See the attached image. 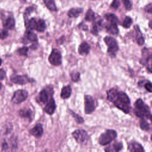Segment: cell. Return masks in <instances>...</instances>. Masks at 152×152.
Segmentation results:
<instances>
[{
	"instance_id": "obj_7",
	"label": "cell",
	"mask_w": 152,
	"mask_h": 152,
	"mask_svg": "<svg viewBox=\"0 0 152 152\" xmlns=\"http://www.w3.org/2000/svg\"><path fill=\"white\" fill-rule=\"evenodd\" d=\"M95 102L90 95L84 96V112L86 114H90L95 110Z\"/></svg>"
},
{
	"instance_id": "obj_24",
	"label": "cell",
	"mask_w": 152,
	"mask_h": 152,
	"mask_svg": "<svg viewBox=\"0 0 152 152\" xmlns=\"http://www.w3.org/2000/svg\"><path fill=\"white\" fill-rule=\"evenodd\" d=\"M18 115L21 118L29 119L30 121L32 119V112L30 109H21L18 111Z\"/></svg>"
},
{
	"instance_id": "obj_9",
	"label": "cell",
	"mask_w": 152,
	"mask_h": 152,
	"mask_svg": "<svg viewBox=\"0 0 152 152\" xmlns=\"http://www.w3.org/2000/svg\"><path fill=\"white\" fill-rule=\"evenodd\" d=\"M11 81L15 84L23 85L30 82H32L34 80L28 77L26 75H15L11 77Z\"/></svg>"
},
{
	"instance_id": "obj_1",
	"label": "cell",
	"mask_w": 152,
	"mask_h": 152,
	"mask_svg": "<svg viewBox=\"0 0 152 152\" xmlns=\"http://www.w3.org/2000/svg\"><path fill=\"white\" fill-rule=\"evenodd\" d=\"M107 99L124 113H129L130 100L125 93L112 88L107 91Z\"/></svg>"
},
{
	"instance_id": "obj_44",
	"label": "cell",
	"mask_w": 152,
	"mask_h": 152,
	"mask_svg": "<svg viewBox=\"0 0 152 152\" xmlns=\"http://www.w3.org/2000/svg\"><path fill=\"white\" fill-rule=\"evenodd\" d=\"M1 87H2V84H1V83H0V89L1 88Z\"/></svg>"
},
{
	"instance_id": "obj_34",
	"label": "cell",
	"mask_w": 152,
	"mask_h": 152,
	"mask_svg": "<svg viewBox=\"0 0 152 152\" xmlns=\"http://www.w3.org/2000/svg\"><path fill=\"white\" fill-rule=\"evenodd\" d=\"M33 11V7H27L24 13V20H25V22L26 21L27 19V16H28L30 15V14L31 12H32Z\"/></svg>"
},
{
	"instance_id": "obj_38",
	"label": "cell",
	"mask_w": 152,
	"mask_h": 152,
	"mask_svg": "<svg viewBox=\"0 0 152 152\" xmlns=\"http://www.w3.org/2000/svg\"><path fill=\"white\" fill-rule=\"evenodd\" d=\"M8 36V33L6 30H2L0 32V39H4Z\"/></svg>"
},
{
	"instance_id": "obj_40",
	"label": "cell",
	"mask_w": 152,
	"mask_h": 152,
	"mask_svg": "<svg viewBox=\"0 0 152 152\" xmlns=\"http://www.w3.org/2000/svg\"><path fill=\"white\" fill-rule=\"evenodd\" d=\"M5 75H6V72L4 71V69L2 68L0 69V80H4V78L5 77Z\"/></svg>"
},
{
	"instance_id": "obj_30",
	"label": "cell",
	"mask_w": 152,
	"mask_h": 152,
	"mask_svg": "<svg viewBox=\"0 0 152 152\" xmlns=\"http://www.w3.org/2000/svg\"><path fill=\"white\" fill-rule=\"evenodd\" d=\"M140 125L141 129L148 131L150 129V124L145 119H141L140 122Z\"/></svg>"
},
{
	"instance_id": "obj_4",
	"label": "cell",
	"mask_w": 152,
	"mask_h": 152,
	"mask_svg": "<svg viewBox=\"0 0 152 152\" xmlns=\"http://www.w3.org/2000/svg\"><path fill=\"white\" fill-rule=\"evenodd\" d=\"M116 137L117 133L115 130L108 129L100 136L99 143L102 145H106L110 144Z\"/></svg>"
},
{
	"instance_id": "obj_22",
	"label": "cell",
	"mask_w": 152,
	"mask_h": 152,
	"mask_svg": "<svg viewBox=\"0 0 152 152\" xmlns=\"http://www.w3.org/2000/svg\"><path fill=\"white\" fill-rule=\"evenodd\" d=\"M39 102L42 103V104H46L49 101V97H48V93L46 90L43 89L41 90L39 94Z\"/></svg>"
},
{
	"instance_id": "obj_41",
	"label": "cell",
	"mask_w": 152,
	"mask_h": 152,
	"mask_svg": "<svg viewBox=\"0 0 152 152\" xmlns=\"http://www.w3.org/2000/svg\"><path fill=\"white\" fill-rule=\"evenodd\" d=\"M78 27L80 28V29H82L84 31H87L88 30V27L87 25L84 24L83 22L81 23H80L79 25H78Z\"/></svg>"
},
{
	"instance_id": "obj_6",
	"label": "cell",
	"mask_w": 152,
	"mask_h": 152,
	"mask_svg": "<svg viewBox=\"0 0 152 152\" xmlns=\"http://www.w3.org/2000/svg\"><path fill=\"white\" fill-rule=\"evenodd\" d=\"M50 64L54 66H58L61 64L62 56L61 52L56 49H53L48 58Z\"/></svg>"
},
{
	"instance_id": "obj_15",
	"label": "cell",
	"mask_w": 152,
	"mask_h": 152,
	"mask_svg": "<svg viewBox=\"0 0 152 152\" xmlns=\"http://www.w3.org/2000/svg\"><path fill=\"white\" fill-rule=\"evenodd\" d=\"M122 144L119 142H115L111 145H109L105 148V152H118L122 148Z\"/></svg>"
},
{
	"instance_id": "obj_21",
	"label": "cell",
	"mask_w": 152,
	"mask_h": 152,
	"mask_svg": "<svg viewBox=\"0 0 152 152\" xmlns=\"http://www.w3.org/2000/svg\"><path fill=\"white\" fill-rule=\"evenodd\" d=\"M72 92V89L70 86H66L64 87L61 90L60 96L62 99H66L70 97Z\"/></svg>"
},
{
	"instance_id": "obj_3",
	"label": "cell",
	"mask_w": 152,
	"mask_h": 152,
	"mask_svg": "<svg viewBox=\"0 0 152 152\" xmlns=\"http://www.w3.org/2000/svg\"><path fill=\"white\" fill-rule=\"evenodd\" d=\"M103 40L106 45L108 46L107 53L112 57L113 58L116 56V52L119 50V46L115 39L111 36H106L104 37Z\"/></svg>"
},
{
	"instance_id": "obj_5",
	"label": "cell",
	"mask_w": 152,
	"mask_h": 152,
	"mask_svg": "<svg viewBox=\"0 0 152 152\" xmlns=\"http://www.w3.org/2000/svg\"><path fill=\"white\" fill-rule=\"evenodd\" d=\"M28 93L27 91L23 89L15 91L11 98V102L14 104H19L25 101L28 97Z\"/></svg>"
},
{
	"instance_id": "obj_39",
	"label": "cell",
	"mask_w": 152,
	"mask_h": 152,
	"mask_svg": "<svg viewBox=\"0 0 152 152\" xmlns=\"http://www.w3.org/2000/svg\"><path fill=\"white\" fill-rule=\"evenodd\" d=\"M144 10L146 12H147L150 14H151L152 13V4H151V3H150L148 5H145L144 7Z\"/></svg>"
},
{
	"instance_id": "obj_2",
	"label": "cell",
	"mask_w": 152,
	"mask_h": 152,
	"mask_svg": "<svg viewBox=\"0 0 152 152\" xmlns=\"http://www.w3.org/2000/svg\"><path fill=\"white\" fill-rule=\"evenodd\" d=\"M134 111L137 117L141 119H151V115L150 108L141 99H138L135 101Z\"/></svg>"
},
{
	"instance_id": "obj_10",
	"label": "cell",
	"mask_w": 152,
	"mask_h": 152,
	"mask_svg": "<svg viewBox=\"0 0 152 152\" xmlns=\"http://www.w3.org/2000/svg\"><path fill=\"white\" fill-rule=\"evenodd\" d=\"M102 27L103 19L100 17H99L98 19H96V17L95 20L93 21V27L92 29L91 30V33L94 36H97L99 31L102 30Z\"/></svg>"
},
{
	"instance_id": "obj_28",
	"label": "cell",
	"mask_w": 152,
	"mask_h": 152,
	"mask_svg": "<svg viewBox=\"0 0 152 152\" xmlns=\"http://www.w3.org/2000/svg\"><path fill=\"white\" fill-rule=\"evenodd\" d=\"M96 18V15H95V12L91 10V9H89L87 12H86V14L85 15L84 19L86 21H93Z\"/></svg>"
},
{
	"instance_id": "obj_27",
	"label": "cell",
	"mask_w": 152,
	"mask_h": 152,
	"mask_svg": "<svg viewBox=\"0 0 152 152\" xmlns=\"http://www.w3.org/2000/svg\"><path fill=\"white\" fill-rule=\"evenodd\" d=\"M46 7L51 11H57V8L54 0H43Z\"/></svg>"
},
{
	"instance_id": "obj_25",
	"label": "cell",
	"mask_w": 152,
	"mask_h": 152,
	"mask_svg": "<svg viewBox=\"0 0 152 152\" xmlns=\"http://www.w3.org/2000/svg\"><path fill=\"white\" fill-rule=\"evenodd\" d=\"M104 18L109 21V23H115V24H118V23L119 22L118 18V17L113 14L112 13H107L105 14L104 15Z\"/></svg>"
},
{
	"instance_id": "obj_13",
	"label": "cell",
	"mask_w": 152,
	"mask_h": 152,
	"mask_svg": "<svg viewBox=\"0 0 152 152\" xmlns=\"http://www.w3.org/2000/svg\"><path fill=\"white\" fill-rule=\"evenodd\" d=\"M55 109H56V104H55V100L52 97H51L46 103V105L44 108V110L46 113L49 115H52L54 113Z\"/></svg>"
},
{
	"instance_id": "obj_20",
	"label": "cell",
	"mask_w": 152,
	"mask_h": 152,
	"mask_svg": "<svg viewBox=\"0 0 152 152\" xmlns=\"http://www.w3.org/2000/svg\"><path fill=\"white\" fill-rule=\"evenodd\" d=\"M46 28V24L43 19H39L36 20V23L35 25L34 30L39 32H43Z\"/></svg>"
},
{
	"instance_id": "obj_43",
	"label": "cell",
	"mask_w": 152,
	"mask_h": 152,
	"mask_svg": "<svg viewBox=\"0 0 152 152\" xmlns=\"http://www.w3.org/2000/svg\"><path fill=\"white\" fill-rule=\"evenodd\" d=\"M1 64H2V60H1V59L0 58V65H1Z\"/></svg>"
},
{
	"instance_id": "obj_14",
	"label": "cell",
	"mask_w": 152,
	"mask_h": 152,
	"mask_svg": "<svg viewBox=\"0 0 152 152\" xmlns=\"http://www.w3.org/2000/svg\"><path fill=\"white\" fill-rule=\"evenodd\" d=\"M91 47L90 45L86 42L81 43L78 47V53L81 55H86L89 53Z\"/></svg>"
},
{
	"instance_id": "obj_26",
	"label": "cell",
	"mask_w": 152,
	"mask_h": 152,
	"mask_svg": "<svg viewBox=\"0 0 152 152\" xmlns=\"http://www.w3.org/2000/svg\"><path fill=\"white\" fill-rule=\"evenodd\" d=\"M26 36L27 39L31 42H37V35L33 32L31 30H27L26 31Z\"/></svg>"
},
{
	"instance_id": "obj_33",
	"label": "cell",
	"mask_w": 152,
	"mask_h": 152,
	"mask_svg": "<svg viewBox=\"0 0 152 152\" xmlns=\"http://www.w3.org/2000/svg\"><path fill=\"white\" fill-rule=\"evenodd\" d=\"M28 48L26 46H24V47H22L21 48H20L17 50V52L20 55H21V56H27V52H28Z\"/></svg>"
},
{
	"instance_id": "obj_31",
	"label": "cell",
	"mask_w": 152,
	"mask_h": 152,
	"mask_svg": "<svg viewBox=\"0 0 152 152\" xmlns=\"http://www.w3.org/2000/svg\"><path fill=\"white\" fill-rule=\"evenodd\" d=\"M70 113L72 115V116L74 118L75 121L78 123V124H83L84 122V119L79 116L78 114L75 113L73 111H70Z\"/></svg>"
},
{
	"instance_id": "obj_29",
	"label": "cell",
	"mask_w": 152,
	"mask_h": 152,
	"mask_svg": "<svg viewBox=\"0 0 152 152\" xmlns=\"http://www.w3.org/2000/svg\"><path fill=\"white\" fill-rule=\"evenodd\" d=\"M132 23V18H131L130 17H129V16H126V17L125 18V19L124 20L122 26L124 28H129V27H131Z\"/></svg>"
},
{
	"instance_id": "obj_17",
	"label": "cell",
	"mask_w": 152,
	"mask_h": 152,
	"mask_svg": "<svg viewBox=\"0 0 152 152\" xmlns=\"http://www.w3.org/2000/svg\"><path fill=\"white\" fill-rule=\"evenodd\" d=\"M105 28L106 31L112 35H116L119 33L117 24L109 23L105 25Z\"/></svg>"
},
{
	"instance_id": "obj_42",
	"label": "cell",
	"mask_w": 152,
	"mask_h": 152,
	"mask_svg": "<svg viewBox=\"0 0 152 152\" xmlns=\"http://www.w3.org/2000/svg\"><path fill=\"white\" fill-rule=\"evenodd\" d=\"M65 40V38H64V36H62V37H61L59 39L56 40V42L59 45H61V44H62L63 42H64Z\"/></svg>"
},
{
	"instance_id": "obj_11",
	"label": "cell",
	"mask_w": 152,
	"mask_h": 152,
	"mask_svg": "<svg viewBox=\"0 0 152 152\" xmlns=\"http://www.w3.org/2000/svg\"><path fill=\"white\" fill-rule=\"evenodd\" d=\"M30 134L36 138L42 137L43 134V128L41 124H37L34 128L30 130Z\"/></svg>"
},
{
	"instance_id": "obj_12",
	"label": "cell",
	"mask_w": 152,
	"mask_h": 152,
	"mask_svg": "<svg viewBox=\"0 0 152 152\" xmlns=\"http://www.w3.org/2000/svg\"><path fill=\"white\" fill-rule=\"evenodd\" d=\"M128 148L130 152H144L142 146L136 141L130 142L128 144Z\"/></svg>"
},
{
	"instance_id": "obj_18",
	"label": "cell",
	"mask_w": 152,
	"mask_h": 152,
	"mask_svg": "<svg viewBox=\"0 0 152 152\" xmlns=\"http://www.w3.org/2000/svg\"><path fill=\"white\" fill-rule=\"evenodd\" d=\"M134 28H135V33H136L135 39H136L137 43H138V45L142 46L144 43V39L143 36L140 30L139 26L138 25H135V26H134Z\"/></svg>"
},
{
	"instance_id": "obj_36",
	"label": "cell",
	"mask_w": 152,
	"mask_h": 152,
	"mask_svg": "<svg viewBox=\"0 0 152 152\" xmlns=\"http://www.w3.org/2000/svg\"><path fill=\"white\" fill-rule=\"evenodd\" d=\"M120 6L119 0H113L112 2L110 4V7L114 9H118Z\"/></svg>"
},
{
	"instance_id": "obj_23",
	"label": "cell",
	"mask_w": 152,
	"mask_h": 152,
	"mask_svg": "<svg viewBox=\"0 0 152 152\" xmlns=\"http://www.w3.org/2000/svg\"><path fill=\"white\" fill-rule=\"evenodd\" d=\"M4 27L7 30H12L15 27V21L13 17H9L3 24Z\"/></svg>"
},
{
	"instance_id": "obj_8",
	"label": "cell",
	"mask_w": 152,
	"mask_h": 152,
	"mask_svg": "<svg viewBox=\"0 0 152 152\" xmlns=\"http://www.w3.org/2000/svg\"><path fill=\"white\" fill-rule=\"evenodd\" d=\"M72 135L75 141L80 144L86 142L88 138L87 132L84 129H77L72 132Z\"/></svg>"
},
{
	"instance_id": "obj_19",
	"label": "cell",
	"mask_w": 152,
	"mask_h": 152,
	"mask_svg": "<svg viewBox=\"0 0 152 152\" xmlns=\"http://www.w3.org/2000/svg\"><path fill=\"white\" fill-rule=\"evenodd\" d=\"M83 12V9L81 8H72L67 12V15L70 18H76Z\"/></svg>"
},
{
	"instance_id": "obj_35",
	"label": "cell",
	"mask_w": 152,
	"mask_h": 152,
	"mask_svg": "<svg viewBox=\"0 0 152 152\" xmlns=\"http://www.w3.org/2000/svg\"><path fill=\"white\" fill-rule=\"evenodd\" d=\"M122 2H123L126 10H131L132 4L130 0H122Z\"/></svg>"
},
{
	"instance_id": "obj_16",
	"label": "cell",
	"mask_w": 152,
	"mask_h": 152,
	"mask_svg": "<svg viewBox=\"0 0 152 152\" xmlns=\"http://www.w3.org/2000/svg\"><path fill=\"white\" fill-rule=\"evenodd\" d=\"M151 59V54L148 53V50L147 48H144L142 50V58L140 60V63L142 65H148V62Z\"/></svg>"
},
{
	"instance_id": "obj_32",
	"label": "cell",
	"mask_w": 152,
	"mask_h": 152,
	"mask_svg": "<svg viewBox=\"0 0 152 152\" xmlns=\"http://www.w3.org/2000/svg\"><path fill=\"white\" fill-rule=\"evenodd\" d=\"M70 77L72 81L74 82H77L80 80V74L78 72H72L70 74Z\"/></svg>"
},
{
	"instance_id": "obj_37",
	"label": "cell",
	"mask_w": 152,
	"mask_h": 152,
	"mask_svg": "<svg viewBox=\"0 0 152 152\" xmlns=\"http://www.w3.org/2000/svg\"><path fill=\"white\" fill-rule=\"evenodd\" d=\"M144 87L146 89V90H147L148 92L150 93L152 92V86H151V83L150 81H148L145 84Z\"/></svg>"
}]
</instances>
